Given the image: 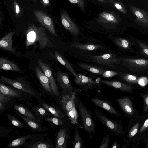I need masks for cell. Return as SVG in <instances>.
<instances>
[{"label":"cell","mask_w":148,"mask_h":148,"mask_svg":"<svg viewBox=\"0 0 148 148\" xmlns=\"http://www.w3.org/2000/svg\"><path fill=\"white\" fill-rule=\"evenodd\" d=\"M105 52H76L71 54L82 61L92 63L93 65L107 69H114L117 65L120 64L119 58L116 54Z\"/></svg>","instance_id":"obj_1"},{"label":"cell","mask_w":148,"mask_h":148,"mask_svg":"<svg viewBox=\"0 0 148 148\" xmlns=\"http://www.w3.org/2000/svg\"><path fill=\"white\" fill-rule=\"evenodd\" d=\"M25 46L27 48L37 43L41 50L47 48H52L54 45L46 32L45 29L42 27L29 24L25 31Z\"/></svg>","instance_id":"obj_2"},{"label":"cell","mask_w":148,"mask_h":148,"mask_svg":"<svg viewBox=\"0 0 148 148\" xmlns=\"http://www.w3.org/2000/svg\"><path fill=\"white\" fill-rule=\"evenodd\" d=\"M76 92H65L60 99V103L62 109L74 124L78 123V114L76 110L75 99Z\"/></svg>","instance_id":"obj_3"},{"label":"cell","mask_w":148,"mask_h":148,"mask_svg":"<svg viewBox=\"0 0 148 148\" xmlns=\"http://www.w3.org/2000/svg\"><path fill=\"white\" fill-rule=\"evenodd\" d=\"M96 116L102 124L108 130L122 137L125 141L126 130L121 121H114L106 116L101 110H95Z\"/></svg>","instance_id":"obj_4"},{"label":"cell","mask_w":148,"mask_h":148,"mask_svg":"<svg viewBox=\"0 0 148 148\" xmlns=\"http://www.w3.org/2000/svg\"><path fill=\"white\" fill-rule=\"evenodd\" d=\"M0 80L1 82L9 84L23 92L28 93L37 98L38 99L40 97V94L34 89L27 81L24 80L23 78L16 77L11 79L1 76Z\"/></svg>","instance_id":"obj_5"},{"label":"cell","mask_w":148,"mask_h":148,"mask_svg":"<svg viewBox=\"0 0 148 148\" xmlns=\"http://www.w3.org/2000/svg\"><path fill=\"white\" fill-rule=\"evenodd\" d=\"M77 103L84 128L92 138V133L95 132V124L90 111L80 101Z\"/></svg>","instance_id":"obj_6"},{"label":"cell","mask_w":148,"mask_h":148,"mask_svg":"<svg viewBox=\"0 0 148 148\" xmlns=\"http://www.w3.org/2000/svg\"><path fill=\"white\" fill-rule=\"evenodd\" d=\"M71 53L88 52H105L108 49L107 46L103 43H82L77 42H72L69 46Z\"/></svg>","instance_id":"obj_7"},{"label":"cell","mask_w":148,"mask_h":148,"mask_svg":"<svg viewBox=\"0 0 148 148\" xmlns=\"http://www.w3.org/2000/svg\"><path fill=\"white\" fill-rule=\"evenodd\" d=\"M147 116V114L145 115L140 113L134 117L130 118L125 141L128 145H130L132 140L137 134L140 126L143 123Z\"/></svg>","instance_id":"obj_8"},{"label":"cell","mask_w":148,"mask_h":148,"mask_svg":"<svg viewBox=\"0 0 148 148\" xmlns=\"http://www.w3.org/2000/svg\"><path fill=\"white\" fill-rule=\"evenodd\" d=\"M119 60L123 65L132 72H138L148 69V60L121 58Z\"/></svg>","instance_id":"obj_9"},{"label":"cell","mask_w":148,"mask_h":148,"mask_svg":"<svg viewBox=\"0 0 148 148\" xmlns=\"http://www.w3.org/2000/svg\"><path fill=\"white\" fill-rule=\"evenodd\" d=\"M33 12L36 20L52 35L57 36L53 22L50 17L41 10H34Z\"/></svg>","instance_id":"obj_10"},{"label":"cell","mask_w":148,"mask_h":148,"mask_svg":"<svg viewBox=\"0 0 148 148\" xmlns=\"http://www.w3.org/2000/svg\"><path fill=\"white\" fill-rule=\"evenodd\" d=\"M61 21L63 26L70 32L73 37L75 38L79 36L80 32L79 28L64 10L61 12Z\"/></svg>","instance_id":"obj_11"},{"label":"cell","mask_w":148,"mask_h":148,"mask_svg":"<svg viewBox=\"0 0 148 148\" xmlns=\"http://www.w3.org/2000/svg\"><path fill=\"white\" fill-rule=\"evenodd\" d=\"M116 100L121 109L129 118L134 117L140 113L133 107L132 99L130 97H118Z\"/></svg>","instance_id":"obj_12"},{"label":"cell","mask_w":148,"mask_h":148,"mask_svg":"<svg viewBox=\"0 0 148 148\" xmlns=\"http://www.w3.org/2000/svg\"><path fill=\"white\" fill-rule=\"evenodd\" d=\"M45 134L36 135V138L35 139L34 134L31 138L30 140L26 143L23 148H53L54 147V145L51 140L47 141L44 140V136Z\"/></svg>","instance_id":"obj_13"},{"label":"cell","mask_w":148,"mask_h":148,"mask_svg":"<svg viewBox=\"0 0 148 148\" xmlns=\"http://www.w3.org/2000/svg\"><path fill=\"white\" fill-rule=\"evenodd\" d=\"M37 63L48 78L52 93L56 96H58L59 93L58 87L50 67L47 63L39 59L38 60Z\"/></svg>","instance_id":"obj_14"},{"label":"cell","mask_w":148,"mask_h":148,"mask_svg":"<svg viewBox=\"0 0 148 148\" xmlns=\"http://www.w3.org/2000/svg\"><path fill=\"white\" fill-rule=\"evenodd\" d=\"M148 138V113L143 123L140 126L137 134L132 140L130 146L137 148L141 143L145 142Z\"/></svg>","instance_id":"obj_15"},{"label":"cell","mask_w":148,"mask_h":148,"mask_svg":"<svg viewBox=\"0 0 148 148\" xmlns=\"http://www.w3.org/2000/svg\"><path fill=\"white\" fill-rule=\"evenodd\" d=\"M98 82L108 86L119 90L122 91L133 94V91L135 89H138L131 85L116 80H106L100 79Z\"/></svg>","instance_id":"obj_16"},{"label":"cell","mask_w":148,"mask_h":148,"mask_svg":"<svg viewBox=\"0 0 148 148\" xmlns=\"http://www.w3.org/2000/svg\"><path fill=\"white\" fill-rule=\"evenodd\" d=\"M56 74L57 82L63 90L68 92L72 91L73 87L69 80V75L58 69H57Z\"/></svg>","instance_id":"obj_17"},{"label":"cell","mask_w":148,"mask_h":148,"mask_svg":"<svg viewBox=\"0 0 148 148\" xmlns=\"http://www.w3.org/2000/svg\"><path fill=\"white\" fill-rule=\"evenodd\" d=\"M75 83L77 85L84 89L92 88L98 85V82L92 78L78 73L77 76L74 77Z\"/></svg>","instance_id":"obj_18"},{"label":"cell","mask_w":148,"mask_h":148,"mask_svg":"<svg viewBox=\"0 0 148 148\" xmlns=\"http://www.w3.org/2000/svg\"><path fill=\"white\" fill-rule=\"evenodd\" d=\"M91 100L92 103L109 114L118 117L121 116L120 113L108 102L96 98H92Z\"/></svg>","instance_id":"obj_19"},{"label":"cell","mask_w":148,"mask_h":148,"mask_svg":"<svg viewBox=\"0 0 148 148\" xmlns=\"http://www.w3.org/2000/svg\"><path fill=\"white\" fill-rule=\"evenodd\" d=\"M15 111L16 113L25 121L28 128L29 127L33 132H40L49 130L48 127L42 126V125L39 123L24 116L19 113H18L16 111Z\"/></svg>","instance_id":"obj_20"},{"label":"cell","mask_w":148,"mask_h":148,"mask_svg":"<svg viewBox=\"0 0 148 148\" xmlns=\"http://www.w3.org/2000/svg\"><path fill=\"white\" fill-rule=\"evenodd\" d=\"M15 32H10L2 38L0 40L1 49L16 53L15 49L12 47V38Z\"/></svg>","instance_id":"obj_21"},{"label":"cell","mask_w":148,"mask_h":148,"mask_svg":"<svg viewBox=\"0 0 148 148\" xmlns=\"http://www.w3.org/2000/svg\"><path fill=\"white\" fill-rule=\"evenodd\" d=\"M130 8L136 21L141 25L148 27V13L144 10L133 6H131Z\"/></svg>","instance_id":"obj_22"},{"label":"cell","mask_w":148,"mask_h":148,"mask_svg":"<svg viewBox=\"0 0 148 148\" xmlns=\"http://www.w3.org/2000/svg\"><path fill=\"white\" fill-rule=\"evenodd\" d=\"M77 65L81 69L101 76L106 69L96 65L82 62H76Z\"/></svg>","instance_id":"obj_23"},{"label":"cell","mask_w":148,"mask_h":148,"mask_svg":"<svg viewBox=\"0 0 148 148\" xmlns=\"http://www.w3.org/2000/svg\"><path fill=\"white\" fill-rule=\"evenodd\" d=\"M54 52L57 61L61 64L64 66L74 77H77L78 73L68 60L59 52L56 50H55Z\"/></svg>","instance_id":"obj_24"},{"label":"cell","mask_w":148,"mask_h":148,"mask_svg":"<svg viewBox=\"0 0 148 148\" xmlns=\"http://www.w3.org/2000/svg\"><path fill=\"white\" fill-rule=\"evenodd\" d=\"M68 135L66 130L64 128L60 129L58 132L56 139V148L67 147Z\"/></svg>","instance_id":"obj_25"},{"label":"cell","mask_w":148,"mask_h":148,"mask_svg":"<svg viewBox=\"0 0 148 148\" xmlns=\"http://www.w3.org/2000/svg\"><path fill=\"white\" fill-rule=\"evenodd\" d=\"M13 107L15 110L19 112L21 114L42 125V122L37 118L32 111L31 112L30 111L26 106L19 104H15L14 105Z\"/></svg>","instance_id":"obj_26"},{"label":"cell","mask_w":148,"mask_h":148,"mask_svg":"<svg viewBox=\"0 0 148 148\" xmlns=\"http://www.w3.org/2000/svg\"><path fill=\"white\" fill-rule=\"evenodd\" d=\"M0 69L5 70L21 72L22 70L16 64L12 61L2 57L0 58Z\"/></svg>","instance_id":"obj_27"},{"label":"cell","mask_w":148,"mask_h":148,"mask_svg":"<svg viewBox=\"0 0 148 148\" xmlns=\"http://www.w3.org/2000/svg\"><path fill=\"white\" fill-rule=\"evenodd\" d=\"M35 69L37 77L47 92L52 93L48 78L38 67L36 66Z\"/></svg>","instance_id":"obj_28"},{"label":"cell","mask_w":148,"mask_h":148,"mask_svg":"<svg viewBox=\"0 0 148 148\" xmlns=\"http://www.w3.org/2000/svg\"><path fill=\"white\" fill-rule=\"evenodd\" d=\"M22 91L11 88L1 83H0V92L10 97L18 98L21 96Z\"/></svg>","instance_id":"obj_29"},{"label":"cell","mask_w":148,"mask_h":148,"mask_svg":"<svg viewBox=\"0 0 148 148\" xmlns=\"http://www.w3.org/2000/svg\"><path fill=\"white\" fill-rule=\"evenodd\" d=\"M108 38L119 48L129 50L131 48L130 42L128 40L125 38L115 37L113 36H109Z\"/></svg>","instance_id":"obj_30"},{"label":"cell","mask_w":148,"mask_h":148,"mask_svg":"<svg viewBox=\"0 0 148 148\" xmlns=\"http://www.w3.org/2000/svg\"><path fill=\"white\" fill-rule=\"evenodd\" d=\"M30 107L33 109L32 112L34 115L42 122L44 118L51 116V114L42 106L31 105Z\"/></svg>","instance_id":"obj_31"},{"label":"cell","mask_w":148,"mask_h":148,"mask_svg":"<svg viewBox=\"0 0 148 148\" xmlns=\"http://www.w3.org/2000/svg\"><path fill=\"white\" fill-rule=\"evenodd\" d=\"M33 134H29L22 136L13 140L8 144L6 148H13L19 147L22 146L27 140L31 138Z\"/></svg>","instance_id":"obj_32"},{"label":"cell","mask_w":148,"mask_h":148,"mask_svg":"<svg viewBox=\"0 0 148 148\" xmlns=\"http://www.w3.org/2000/svg\"><path fill=\"white\" fill-rule=\"evenodd\" d=\"M40 103L42 106L54 116L60 119H62L64 117V114L63 113L54 107L47 103L42 102H40Z\"/></svg>","instance_id":"obj_33"},{"label":"cell","mask_w":148,"mask_h":148,"mask_svg":"<svg viewBox=\"0 0 148 148\" xmlns=\"http://www.w3.org/2000/svg\"><path fill=\"white\" fill-rule=\"evenodd\" d=\"M75 131L74 134V141L73 148H82L84 147L83 140L79 132L78 125L75 126Z\"/></svg>","instance_id":"obj_34"},{"label":"cell","mask_w":148,"mask_h":148,"mask_svg":"<svg viewBox=\"0 0 148 148\" xmlns=\"http://www.w3.org/2000/svg\"><path fill=\"white\" fill-rule=\"evenodd\" d=\"M121 79L131 84H139L140 79L137 76L128 73H119Z\"/></svg>","instance_id":"obj_35"},{"label":"cell","mask_w":148,"mask_h":148,"mask_svg":"<svg viewBox=\"0 0 148 148\" xmlns=\"http://www.w3.org/2000/svg\"><path fill=\"white\" fill-rule=\"evenodd\" d=\"M5 114L13 125L19 128H24L25 129L28 128L27 126L22 121L13 115L8 113H5Z\"/></svg>","instance_id":"obj_36"},{"label":"cell","mask_w":148,"mask_h":148,"mask_svg":"<svg viewBox=\"0 0 148 148\" xmlns=\"http://www.w3.org/2000/svg\"><path fill=\"white\" fill-rule=\"evenodd\" d=\"M139 96L142 99L143 103L142 114L148 113V90H144L139 94Z\"/></svg>","instance_id":"obj_37"},{"label":"cell","mask_w":148,"mask_h":148,"mask_svg":"<svg viewBox=\"0 0 148 148\" xmlns=\"http://www.w3.org/2000/svg\"><path fill=\"white\" fill-rule=\"evenodd\" d=\"M45 121L49 122L52 123L58 126H61L63 124V121L60 119V118L56 117H46L45 118Z\"/></svg>","instance_id":"obj_38"},{"label":"cell","mask_w":148,"mask_h":148,"mask_svg":"<svg viewBox=\"0 0 148 148\" xmlns=\"http://www.w3.org/2000/svg\"><path fill=\"white\" fill-rule=\"evenodd\" d=\"M119 75V73L117 72L109 69H106L102 73L101 76L105 78H109Z\"/></svg>","instance_id":"obj_39"},{"label":"cell","mask_w":148,"mask_h":148,"mask_svg":"<svg viewBox=\"0 0 148 148\" xmlns=\"http://www.w3.org/2000/svg\"><path fill=\"white\" fill-rule=\"evenodd\" d=\"M110 3L113 4L115 7L119 11L124 14H126L127 11L125 8L121 3L113 0H109Z\"/></svg>","instance_id":"obj_40"},{"label":"cell","mask_w":148,"mask_h":148,"mask_svg":"<svg viewBox=\"0 0 148 148\" xmlns=\"http://www.w3.org/2000/svg\"><path fill=\"white\" fill-rule=\"evenodd\" d=\"M110 141L109 135L107 134L103 137L102 142L98 148H108Z\"/></svg>","instance_id":"obj_41"},{"label":"cell","mask_w":148,"mask_h":148,"mask_svg":"<svg viewBox=\"0 0 148 148\" xmlns=\"http://www.w3.org/2000/svg\"><path fill=\"white\" fill-rule=\"evenodd\" d=\"M137 43L141 48L143 53L145 56L148 57V47L145 43L139 41Z\"/></svg>","instance_id":"obj_42"},{"label":"cell","mask_w":148,"mask_h":148,"mask_svg":"<svg viewBox=\"0 0 148 148\" xmlns=\"http://www.w3.org/2000/svg\"><path fill=\"white\" fill-rule=\"evenodd\" d=\"M11 97L6 96L0 92V102L5 104L10 101Z\"/></svg>","instance_id":"obj_43"},{"label":"cell","mask_w":148,"mask_h":148,"mask_svg":"<svg viewBox=\"0 0 148 148\" xmlns=\"http://www.w3.org/2000/svg\"><path fill=\"white\" fill-rule=\"evenodd\" d=\"M71 3L77 4L82 9L84 8V3L82 0H68Z\"/></svg>","instance_id":"obj_44"},{"label":"cell","mask_w":148,"mask_h":148,"mask_svg":"<svg viewBox=\"0 0 148 148\" xmlns=\"http://www.w3.org/2000/svg\"><path fill=\"white\" fill-rule=\"evenodd\" d=\"M1 127L2 128H0V134L5 132L4 133L3 136H5L7 135V134L9 133V132L11 130V128L10 127L8 128H6L5 127Z\"/></svg>","instance_id":"obj_45"},{"label":"cell","mask_w":148,"mask_h":148,"mask_svg":"<svg viewBox=\"0 0 148 148\" xmlns=\"http://www.w3.org/2000/svg\"><path fill=\"white\" fill-rule=\"evenodd\" d=\"M14 5L15 14L18 15L20 13V9L16 1H14Z\"/></svg>","instance_id":"obj_46"},{"label":"cell","mask_w":148,"mask_h":148,"mask_svg":"<svg viewBox=\"0 0 148 148\" xmlns=\"http://www.w3.org/2000/svg\"><path fill=\"white\" fill-rule=\"evenodd\" d=\"M119 145H118L117 141L115 140L112 145L111 148H118L119 147Z\"/></svg>","instance_id":"obj_47"},{"label":"cell","mask_w":148,"mask_h":148,"mask_svg":"<svg viewBox=\"0 0 148 148\" xmlns=\"http://www.w3.org/2000/svg\"><path fill=\"white\" fill-rule=\"evenodd\" d=\"M42 3L45 6H47L49 4V0H41Z\"/></svg>","instance_id":"obj_48"},{"label":"cell","mask_w":148,"mask_h":148,"mask_svg":"<svg viewBox=\"0 0 148 148\" xmlns=\"http://www.w3.org/2000/svg\"><path fill=\"white\" fill-rule=\"evenodd\" d=\"M5 108L4 104L0 102V110L1 111Z\"/></svg>","instance_id":"obj_49"},{"label":"cell","mask_w":148,"mask_h":148,"mask_svg":"<svg viewBox=\"0 0 148 148\" xmlns=\"http://www.w3.org/2000/svg\"><path fill=\"white\" fill-rule=\"evenodd\" d=\"M100 2L104 3L109 2V0H97ZM110 3V2H109Z\"/></svg>","instance_id":"obj_50"},{"label":"cell","mask_w":148,"mask_h":148,"mask_svg":"<svg viewBox=\"0 0 148 148\" xmlns=\"http://www.w3.org/2000/svg\"><path fill=\"white\" fill-rule=\"evenodd\" d=\"M146 144V146L147 148H148V138L145 142Z\"/></svg>","instance_id":"obj_51"},{"label":"cell","mask_w":148,"mask_h":148,"mask_svg":"<svg viewBox=\"0 0 148 148\" xmlns=\"http://www.w3.org/2000/svg\"><path fill=\"white\" fill-rule=\"evenodd\" d=\"M33 1H36V0H32Z\"/></svg>","instance_id":"obj_52"}]
</instances>
